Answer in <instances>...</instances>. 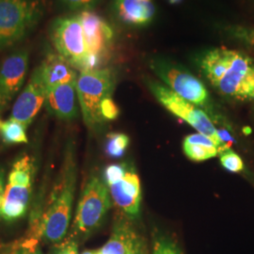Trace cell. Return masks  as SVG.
Wrapping results in <instances>:
<instances>
[{
	"mask_svg": "<svg viewBox=\"0 0 254 254\" xmlns=\"http://www.w3.org/2000/svg\"><path fill=\"white\" fill-rule=\"evenodd\" d=\"M196 64L219 94L236 101L254 100V58L226 47L204 50Z\"/></svg>",
	"mask_w": 254,
	"mask_h": 254,
	"instance_id": "obj_1",
	"label": "cell"
},
{
	"mask_svg": "<svg viewBox=\"0 0 254 254\" xmlns=\"http://www.w3.org/2000/svg\"><path fill=\"white\" fill-rule=\"evenodd\" d=\"M44 14L42 0H0V50L23 40Z\"/></svg>",
	"mask_w": 254,
	"mask_h": 254,
	"instance_id": "obj_2",
	"label": "cell"
},
{
	"mask_svg": "<svg viewBox=\"0 0 254 254\" xmlns=\"http://www.w3.org/2000/svg\"><path fill=\"white\" fill-rule=\"evenodd\" d=\"M116 74L109 68L84 71L78 74L76 93L85 124L96 128L105 123L101 114L102 103L112 96Z\"/></svg>",
	"mask_w": 254,
	"mask_h": 254,
	"instance_id": "obj_3",
	"label": "cell"
},
{
	"mask_svg": "<svg viewBox=\"0 0 254 254\" xmlns=\"http://www.w3.org/2000/svg\"><path fill=\"white\" fill-rule=\"evenodd\" d=\"M147 86L165 109L174 116L182 119L190 127L197 130L198 133L208 136L218 147L219 154L230 149L221 139L217 127L209 117L207 112L190 102L180 97L174 91L159 82L147 80Z\"/></svg>",
	"mask_w": 254,
	"mask_h": 254,
	"instance_id": "obj_4",
	"label": "cell"
},
{
	"mask_svg": "<svg viewBox=\"0 0 254 254\" xmlns=\"http://www.w3.org/2000/svg\"><path fill=\"white\" fill-rule=\"evenodd\" d=\"M111 206V196L107 183L93 176L87 183L78 202L73 230L74 236L88 238L100 227Z\"/></svg>",
	"mask_w": 254,
	"mask_h": 254,
	"instance_id": "obj_5",
	"label": "cell"
},
{
	"mask_svg": "<svg viewBox=\"0 0 254 254\" xmlns=\"http://www.w3.org/2000/svg\"><path fill=\"white\" fill-rule=\"evenodd\" d=\"M150 67L164 84L180 97L201 109L211 110V100L205 85L185 67L162 57L153 58Z\"/></svg>",
	"mask_w": 254,
	"mask_h": 254,
	"instance_id": "obj_6",
	"label": "cell"
},
{
	"mask_svg": "<svg viewBox=\"0 0 254 254\" xmlns=\"http://www.w3.org/2000/svg\"><path fill=\"white\" fill-rule=\"evenodd\" d=\"M75 189V173L73 166H69L65 174L64 185L60 194L39 225L37 235L49 243H59L64 240L70 224L73 210Z\"/></svg>",
	"mask_w": 254,
	"mask_h": 254,
	"instance_id": "obj_7",
	"label": "cell"
},
{
	"mask_svg": "<svg viewBox=\"0 0 254 254\" xmlns=\"http://www.w3.org/2000/svg\"><path fill=\"white\" fill-rule=\"evenodd\" d=\"M52 44L58 54L81 72L88 59L81 21L79 15L55 19L50 28Z\"/></svg>",
	"mask_w": 254,
	"mask_h": 254,
	"instance_id": "obj_8",
	"label": "cell"
},
{
	"mask_svg": "<svg viewBox=\"0 0 254 254\" xmlns=\"http://www.w3.org/2000/svg\"><path fill=\"white\" fill-rule=\"evenodd\" d=\"M78 15L88 53L84 71L101 69V65L105 63L112 45L113 29L100 15L91 10H82Z\"/></svg>",
	"mask_w": 254,
	"mask_h": 254,
	"instance_id": "obj_9",
	"label": "cell"
},
{
	"mask_svg": "<svg viewBox=\"0 0 254 254\" xmlns=\"http://www.w3.org/2000/svg\"><path fill=\"white\" fill-rule=\"evenodd\" d=\"M29 54L20 49L7 57L0 67V116L22 88L28 68Z\"/></svg>",
	"mask_w": 254,
	"mask_h": 254,
	"instance_id": "obj_10",
	"label": "cell"
},
{
	"mask_svg": "<svg viewBox=\"0 0 254 254\" xmlns=\"http://www.w3.org/2000/svg\"><path fill=\"white\" fill-rule=\"evenodd\" d=\"M47 89L41 67L33 71L25 89L15 101L10 118L28 127L46 102Z\"/></svg>",
	"mask_w": 254,
	"mask_h": 254,
	"instance_id": "obj_11",
	"label": "cell"
},
{
	"mask_svg": "<svg viewBox=\"0 0 254 254\" xmlns=\"http://www.w3.org/2000/svg\"><path fill=\"white\" fill-rule=\"evenodd\" d=\"M108 187L116 206L128 218H136L141 203V188L137 174L127 168V172L120 179Z\"/></svg>",
	"mask_w": 254,
	"mask_h": 254,
	"instance_id": "obj_12",
	"label": "cell"
},
{
	"mask_svg": "<svg viewBox=\"0 0 254 254\" xmlns=\"http://www.w3.org/2000/svg\"><path fill=\"white\" fill-rule=\"evenodd\" d=\"M76 81L60 85L47 91L45 105L51 114L62 120H73L77 117Z\"/></svg>",
	"mask_w": 254,
	"mask_h": 254,
	"instance_id": "obj_13",
	"label": "cell"
},
{
	"mask_svg": "<svg viewBox=\"0 0 254 254\" xmlns=\"http://www.w3.org/2000/svg\"><path fill=\"white\" fill-rule=\"evenodd\" d=\"M114 11L126 25L146 27L154 20L155 6L153 0H115Z\"/></svg>",
	"mask_w": 254,
	"mask_h": 254,
	"instance_id": "obj_14",
	"label": "cell"
},
{
	"mask_svg": "<svg viewBox=\"0 0 254 254\" xmlns=\"http://www.w3.org/2000/svg\"><path fill=\"white\" fill-rule=\"evenodd\" d=\"M40 67L47 91L60 85L76 81L78 77L73 66L58 53L47 55Z\"/></svg>",
	"mask_w": 254,
	"mask_h": 254,
	"instance_id": "obj_15",
	"label": "cell"
},
{
	"mask_svg": "<svg viewBox=\"0 0 254 254\" xmlns=\"http://www.w3.org/2000/svg\"><path fill=\"white\" fill-rule=\"evenodd\" d=\"M30 197V188L8 185L5 189V196L0 217L6 221H14L22 218L27 212Z\"/></svg>",
	"mask_w": 254,
	"mask_h": 254,
	"instance_id": "obj_16",
	"label": "cell"
},
{
	"mask_svg": "<svg viewBox=\"0 0 254 254\" xmlns=\"http://www.w3.org/2000/svg\"><path fill=\"white\" fill-rule=\"evenodd\" d=\"M138 236L127 222L121 221L113 229L108 242L96 251V254H128Z\"/></svg>",
	"mask_w": 254,
	"mask_h": 254,
	"instance_id": "obj_17",
	"label": "cell"
},
{
	"mask_svg": "<svg viewBox=\"0 0 254 254\" xmlns=\"http://www.w3.org/2000/svg\"><path fill=\"white\" fill-rule=\"evenodd\" d=\"M183 149L186 155L196 162L208 160L219 154L217 144L200 133L187 136L183 142Z\"/></svg>",
	"mask_w": 254,
	"mask_h": 254,
	"instance_id": "obj_18",
	"label": "cell"
},
{
	"mask_svg": "<svg viewBox=\"0 0 254 254\" xmlns=\"http://www.w3.org/2000/svg\"><path fill=\"white\" fill-rule=\"evenodd\" d=\"M33 163L28 156L17 160L9 174V184L23 188H30L33 179Z\"/></svg>",
	"mask_w": 254,
	"mask_h": 254,
	"instance_id": "obj_19",
	"label": "cell"
},
{
	"mask_svg": "<svg viewBox=\"0 0 254 254\" xmlns=\"http://www.w3.org/2000/svg\"><path fill=\"white\" fill-rule=\"evenodd\" d=\"M27 127L13 119L2 121L0 124V135L6 144L27 143Z\"/></svg>",
	"mask_w": 254,
	"mask_h": 254,
	"instance_id": "obj_20",
	"label": "cell"
},
{
	"mask_svg": "<svg viewBox=\"0 0 254 254\" xmlns=\"http://www.w3.org/2000/svg\"><path fill=\"white\" fill-rule=\"evenodd\" d=\"M129 145V136L123 133H111L108 136L107 154L112 158L122 157Z\"/></svg>",
	"mask_w": 254,
	"mask_h": 254,
	"instance_id": "obj_21",
	"label": "cell"
},
{
	"mask_svg": "<svg viewBox=\"0 0 254 254\" xmlns=\"http://www.w3.org/2000/svg\"><path fill=\"white\" fill-rule=\"evenodd\" d=\"M220 163L228 172L238 173L243 172L244 162L242 158L231 149H228L220 154Z\"/></svg>",
	"mask_w": 254,
	"mask_h": 254,
	"instance_id": "obj_22",
	"label": "cell"
},
{
	"mask_svg": "<svg viewBox=\"0 0 254 254\" xmlns=\"http://www.w3.org/2000/svg\"><path fill=\"white\" fill-rule=\"evenodd\" d=\"M153 254H182L177 245L164 236H157L154 239Z\"/></svg>",
	"mask_w": 254,
	"mask_h": 254,
	"instance_id": "obj_23",
	"label": "cell"
},
{
	"mask_svg": "<svg viewBox=\"0 0 254 254\" xmlns=\"http://www.w3.org/2000/svg\"><path fill=\"white\" fill-rule=\"evenodd\" d=\"M64 6L72 10H91L100 0H59Z\"/></svg>",
	"mask_w": 254,
	"mask_h": 254,
	"instance_id": "obj_24",
	"label": "cell"
},
{
	"mask_svg": "<svg viewBox=\"0 0 254 254\" xmlns=\"http://www.w3.org/2000/svg\"><path fill=\"white\" fill-rule=\"evenodd\" d=\"M119 113H120V110H119L118 106L112 99V97L107 98L102 103L101 114L105 122L115 120L118 117Z\"/></svg>",
	"mask_w": 254,
	"mask_h": 254,
	"instance_id": "obj_25",
	"label": "cell"
},
{
	"mask_svg": "<svg viewBox=\"0 0 254 254\" xmlns=\"http://www.w3.org/2000/svg\"><path fill=\"white\" fill-rule=\"evenodd\" d=\"M55 254H78L77 241L73 237L61 243L55 251Z\"/></svg>",
	"mask_w": 254,
	"mask_h": 254,
	"instance_id": "obj_26",
	"label": "cell"
},
{
	"mask_svg": "<svg viewBox=\"0 0 254 254\" xmlns=\"http://www.w3.org/2000/svg\"><path fill=\"white\" fill-rule=\"evenodd\" d=\"M23 247L25 248V254H42L41 250L38 246V238L31 237L26 242L22 243Z\"/></svg>",
	"mask_w": 254,
	"mask_h": 254,
	"instance_id": "obj_27",
	"label": "cell"
},
{
	"mask_svg": "<svg viewBox=\"0 0 254 254\" xmlns=\"http://www.w3.org/2000/svg\"><path fill=\"white\" fill-rule=\"evenodd\" d=\"M128 254H145V250H144V243L143 240L140 236L137 237L136 242L132 247L130 253Z\"/></svg>",
	"mask_w": 254,
	"mask_h": 254,
	"instance_id": "obj_28",
	"label": "cell"
},
{
	"mask_svg": "<svg viewBox=\"0 0 254 254\" xmlns=\"http://www.w3.org/2000/svg\"><path fill=\"white\" fill-rule=\"evenodd\" d=\"M4 180L2 175H0V209L2 207L3 201H4V196H5V190H4Z\"/></svg>",
	"mask_w": 254,
	"mask_h": 254,
	"instance_id": "obj_29",
	"label": "cell"
},
{
	"mask_svg": "<svg viewBox=\"0 0 254 254\" xmlns=\"http://www.w3.org/2000/svg\"><path fill=\"white\" fill-rule=\"evenodd\" d=\"M81 254H96V251H95V252H92V251H86V252L82 253Z\"/></svg>",
	"mask_w": 254,
	"mask_h": 254,
	"instance_id": "obj_30",
	"label": "cell"
},
{
	"mask_svg": "<svg viewBox=\"0 0 254 254\" xmlns=\"http://www.w3.org/2000/svg\"><path fill=\"white\" fill-rule=\"evenodd\" d=\"M1 122H2V121H1V119H0V124H1Z\"/></svg>",
	"mask_w": 254,
	"mask_h": 254,
	"instance_id": "obj_31",
	"label": "cell"
}]
</instances>
